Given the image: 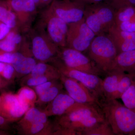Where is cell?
<instances>
[{
  "label": "cell",
  "instance_id": "6da1fadb",
  "mask_svg": "<svg viewBox=\"0 0 135 135\" xmlns=\"http://www.w3.org/2000/svg\"><path fill=\"white\" fill-rule=\"evenodd\" d=\"M99 105L77 103L66 113L60 116L59 133L80 135L105 120Z\"/></svg>",
  "mask_w": 135,
  "mask_h": 135
},
{
  "label": "cell",
  "instance_id": "7a4b0ae2",
  "mask_svg": "<svg viewBox=\"0 0 135 135\" xmlns=\"http://www.w3.org/2000/svg\"><path fill=\"white\" fill-rule=\"evenodd\" d=\"M105 119L116 135H135V112L116 99L100 103Z\"/></svg>",
  "mask_w": 135,
  "mask_h": 135
},
{
  "label": "cell",
  "instance_id": "3957f363",
  "mask_svg": "<svg viewBox=\"0 0 135 135\" xmlns=\"http://www.w3.org/2000/svg\"><path fill=\"white\" fill-rule=\"evenodd\" d=\"M116 10L105 2L86 5L85 22L97 35H104L115 25Z\"/></svg>",
  "mask_w": 135,
  "mask_h": 135
},
{
  "label": "cell",
  "instance_id": "277c9868",
  "mask_svg": "<svg viewBox=\"0 0 135 135\" xmlns=\"http://www.w3.org/2000/svg\"><path fill=\"white\" fill-rule=\"evenodd\" d=\"M88 50L89 57L105 74L109 72L118 55L113 42L105 34L95 36Z\"/></svg>",
  "mask_w": 135,
  "mask_h": 135
},
{
  "label": "cell",
  "instance_id": "5b68a950",
  "mask_svg": "<svg viewBox=\"0 0 135 135\" xmlns=\"http://www.w3.org/2000/svg\"><path fill=\"white\" fill-rule=\"evenodd\" d=\"M39 31L59 48L66 47L68 24L47 9L42 13Z\"/></svg>",
  "mask_w": 135,
  "mask_h": 135
},
{
  "label": "cell",
  "instance_id": "8992f818",
  "mask_svg": "<svg viewBox=\"0 0 135 135\" xmlns=\"http://www.w3.org/2000/svg\"><path fill=\"white\" fill-rule=\"evenodd\" d=\"M52 61L54 66L57 68L60 74L82 83L100 102L103 99L101 90L103 79L99 75L88 73L68 67L57 56Z\"/></svg>",
  "mask_w": 135,
  "mask_h": 135
},
{
  "label": "cell",
  "instance_id": "52a82bcc",
  "mask_svg": "<svg viewBox=\"0 0 135 135\" xmlns=\"http://www.w3.org/2000/svg\"><path fill=\"white\" fill-rule=\"evenodd\" d=\"M95 36L83 17L78 22L68 25L66 47L81 52L86 51Z\"/></svg>",
  "mask_w": 135,
  "mask_h": 135
},
{
  "label": "cell",
  "instance_id": "ba28073f",
  "mask_svg": "<svg viewBox=\"0 0 135 135\" xmlns=\"http://www.w3.org/2000/svg\"><path fill=\"white\" fill-rule=\"evenodd\" d=\"M57 57L71 68L99 76L104 74L89 57L76 50L68 47L59 48Z\"/></svg>",
  "mask_w": 135,
  "mask_h": 135
},
{
  "label": "cell",
  "instance_id": "9c48e42d",
  "mask_svg": "<svg viewBox=\"0 0 135 135\" xmlns=\"http://www.w3.org/2000/svg\"><path fill=\"white\" fill-rule=\"evenodd\" d=\"M85 8L74 0H53L47 9L68 25L82 19Z\"/></svg>",
  "mask_w": 135,
  "mask_h": 135
},
{
  "label": "cell",
  "instance_id": "30bf717a",
  "mask_svg": "<svg viewBox=\"0 0 135 135\" xmlns=\"http://www.w3.org/2000/svg\"><path fill=\"white\" fill-rule=\"evenodd\" d=\"M60 79L67 94L78 103L99 105L100 101L82 83L61 74Z\"/></svg>",
  "mask_w": 135,
  "mask_h": 135
},
{
  "label": "cell",
  "instance_id": "8fae6325",
  "mask_svg": "<svg viewBox=\"0 0 135 135\" xmlns=\"http://www.w3.org/2000/svg\"><path fill=\"white\" fill-rule=\"evenodd\" d=\"M32 51L35 58L41 62L53 60L57 56L59 48L39 31L32 37Z\"/></svg>",
  "mask_w": 135,
  "mask_h": 135
},
{
  "label": "cell",
  "instance_id": "7c38bea8",
  "mask_svg": "<svg viewBox=\"0 0 135 135\" xmlns=\"http://www.w3.org/2000/svg\"><path fill=\"white\" fill-rule=\"evenodd\" d=\"M1 97L0 109L3 116L9 120L21 118L31 107L30 104L19 99L17 95L4 93Z\"/></svg>",
  "mask_w": 135,
  "mask_h": 135
},
{
  "label": "cell",
  "instance_id": "4fadbf2b",
  "mask_svg": "<svg viewBox=\"0 0 135 135\" xmlns=\"http://www.w3.org/2000/svg\"><path fill=\"white\" fill-rule=\"evenodd\" d=\"M8 3L16 15L20 26L27 29L37 12V6L32 0H8Z\"/></svg>",
  "mask_w": 135,
  "mask_h": 135
},
{
  "label": "cell",
  "instance_id": "5bb4252c",
  "mask_svg": "<svg viewBox=\"0 0 135 135\" xmlns=\"http://www.w3.org/2000/svg\"><path fill=\"white\" fill-rule=\"evenodd\" d=\"M107 35L114 44L118 54L135 49V32L123 31L115 25L109 30Z\"/></svg>",
  "mask_w": 135,
  "mask_h": 135
},
{
  "label": "cell",
  "instance_id": "9a60e30c",
  "mask_svg": "<svg viewBox=\"0 0 135 135\" xmlns=\"http://www.w3.org/2000/svg\"><path fill=\"white\" fill-rule=\"evenodd\" d=\"M113 71L125 73L135 71V49L118 54L109 72Z\"/></svg>",
  "mask_w": 135,
  "mask_h": 135
},
{
  "label": "cell",
  "instance_id": "2e32d148",
  "mask_svg": "<svg viewBox=\"0 0 135 135\" xmlns=\"http://www.w3.org/2000/svg\"><path fill=\"white\" fill-rule=\"evenodd\" d=\"M124 73L113 71L107 74V76L103 80L101 84L103 101L114 99L119 81Z\"/></svg>",
  "mask_w": 135,
  "mask_h": 135
},
{
  "label": "cell",
  "instance_id": "e0dca14e",
  "mask_svg": "<svg viewBox=\"0 0 135 135\" xmlns=\"http://www.w3.org/2000/svg\"><path fill=\"white\" fill-rule=\"evenodd\" d=\"M78 103L66 93L60 92L53 101L50 110L51 115L62 116Z\"/></svg>",
  "mask_w": 135,
  "mask_h": 135
},
{
  "label": "cell",
  "instance_id": "ac0fdd59",
  "mask_svg": "<svg viewBox=\"0 0 135 135\" xmlns=\"http://www.w3.org/2000/svg\"><path fill=\"white\" fill-rule=\"evenodd\" d=\"M12 60L11 64L18 73L23 75L30 74L36 64L35 59L25 56L20 52L12 53Z\"/></svg>",
  "mask_w": 135,
  "mask_h": 135
},
{
  "label": "cell",
  "instance_id": "d6986e66",
  "mask_svg": "<svg viewBox=\"0 0 135 135\" xmlns=\"http://www.w3.org/2000/svg\"><path fill=\"white\" fill-rule=\"evenodd\" d=\"M47 121L45 113L35 107H31L25 114L22 123L23 125L36 123H46Z\"/></svg>",
  "mask_w": 135,
  "mask_h": 135
},
{
  "label": "cell",
  "instance_id": "ffe728a7",
  "mask_svg": "<svg viewBox=\"0 0 135 135\" xmlns=\"http://www.w3.org/2000/svg\"><path fill=\"white\" fill-rule=\"evenodd\" d=\"M135 81V71L132 73H124L122 75L114 99H120L121 97Z\"/></svg>",
  "mask_w": 135,
  "mask_h": 135
},
{
  "label": "cell",
  "instance_id": "44dd1931",
  "mask_svg": "<svg viewBox=\"0 0 135 135\" xmlns=\"http://www.w3.org/2000/svg\"><path fill=\"white\" fill-rule=\"evenodd\" d=\"M135 18V7L129 6L116 10L115 15V25L130 21Z\"/></svg>",
  "mask_w": 135,
  "mask_h": 135
},
{
  "label": "cell",
  "instance_id": "7402d4cb",
  "mask_svg": "<svg viewBox=\"0 0 135 135\" xmlns=\"http://www.w3.org/2000/svg\"><path fill=\"white\" fill-rule=\"evenodd\" d=\"M82 135H114L110 126L106 119L82 133Z\"/></svg>",
  "mask_w": 135,
  "mask_h": 135
},
{
  "label": "cell",
  "instance_id": "603a6c76",
  "mask_svg": "<svg viewBox=\"0 0 135 135\" xmlns=\"http://www.w3.org/2000/svg\"><path fill=\"white\" fill-rule=\"evenodd\" d=\"M17 17L15 13L8 9L5 6L0 5V21L11 28L16 26Z\"/></svg>",
  "mask_w": 135,
  "mask_h": 135
},
{
  "label": "cell",
  "instance_id": "cb8c5ba5",
  "mask_svg": "<svg viewBox=\"0 0 135 135\" xmlns=\"http://www.w3.org/2000/svg\"><path fill=\"white\" fill-rule=\"evenodd\" d=\"M61 74L58 72L40 75V76L30 77L27 81L26 84L29 86L35 87L40 84L50 81V80L60 79Z\"/></svg>",
  "mask_w": 135,
  "mask_h": 135
},
{
  "label": "cell",
  "instance_id": "d4e9b609",
  "mask_svg": "<svg viewBox=\"0 0 135 135\" xmlns=\"http://www.w3.org/2000/svg\"><path fill=\"white\" fill-rule=\"evenodd\" d=\"M59 71L57 68L54 66L50 65L43 62H40L36 64L33 70L29 74L30 77H34L54 73Z\"/></svg>",
  "mask_w": 135,
  "mask_h": 135
},
{
  "label": "cell",
  "instance_id": "484cf974",
  "mask_svg": "<svg viewBox=\"0 0 135 135\" xmlns=\"http://www.w3.org/2000/svg\"><path fill=\"white\" fill-rule=\"evenodd\" d=\"M62 84L57 83L39 96L38 101L43 103L51 102L57 97L62 88Z\"/></svg>",
  "mask_w": 135,
  "mask_h": 135
},
{
  "label": "cell",
  "instance_id": "4316f807",
  "mask_svg": "<svg viewBox=\"0 0 135 135\" xmlns=\"http://www.w3.org/2000/svg\"><path fill=\"white\" fill-rule=\"evenodd\" d=\"M123 104L135 112V81L121 97Z\"/></svg>",
  "mask_w": 135,
  "mask_h": 135
},
{
  "label": "cell",
  "instance_id": "83f0119b",
  "mask_svg": "<svg viewBox=\"0 0 135 135\" xmlns=\"http://www.w3.org/2000/svg\"><path fill=\"white\" fill-rule=\"evenodd\" d=\"M17 95L20 100L31 105L36 100V92L29 87H25L22 88L20 90Z\"/></svg>",
  "mask_w": 135,
  "mask_h": 135
},
{
  "label": "cell",
  "instance_id": "f1b7e54d",
  "mask_svg": "<svg viewBox=\"0 0 135 135\" xmlns=\"http://www.w3.org/2000/svg\"><path fill=\"white\" fill-rule=\"evenodd\" d=\"M105 1L116 10L129 6L135 7V0H105Z\"/></svg>",
  "mask_w": 135,
  "mask_h": 135
},
{
  "label": "cell",
  "instance_id": "f546056e",
  "mask_svg": "<svg viewBox=\"0 0 135 135\" xmlns=\"http://www.w3.org/2000/svg\"><path fill=\"white\" fill-rule=\"evenodd\" d=\"M45 124L42 123H30L23 125V128L29 134H34L40 132L45 127Z\"/></svg>",
  "mask_w": 135,
  "mask_h": 135
},
{
  "label": "cell",
  "instance_id": "4dcf8cb0",
  "mask_svg": "<svg viewBox=\"0 0 135 135\" xmlns=\"http://www.w3.org/2000/svg\"><path fill=\"white\" fill-rule=\"evenodd\" d=\"M16 46L12 40L5 38L4 40L0 41V49L4 52L12 53L15 51Z\"/></svg>",
  "mask_w": 135,
  "mask_h": 135
},
{
  "label": "cell",
  "instance_id": "1f68e13d",
  "mask_svg": "<svg viewBox=\"0 0 135 135\" xmlns=\"http://www.w3.org/2000/svg\"><path fill=\"white\" fill-rule=\"evenodd\" d=\"M56 80H53V81H49L42 84L34 87L35 92L38 96L41 95L44 92L47 90L51 87L53 86L57 83L56 81Z\"/></svg>",
  "mask_w": 135,
  "mask_h": 135
},
{
  "label": "cell",
  "instance_id": "d6a6232c",
  "mask_svg": "<svg viewBox=\"0 0 135 135\" xmlns=\"http://www.w3.org/2000/svg\"><path fill=\"white\" fill-rule=\"evenodd\" d=\"M15 71V68L12 64H6L1 75L6 80H9L12 79Z\"/></svg>",
  "mask_w": 135,
  "mask_h": 135
},
{
  "label": "cell",
  "instance_id": "836d02e7",
  "mask_svg": "<svg viewBox=\"0 0 135 135\" xmlns=\"http://www.w3.org/2000/svg\"><path fill=\"white\" fill-rule=\"evenodd\" d=\"M115 25L119 29L123 31L135 32V18L130 21L122 22Z\"/></svg>",
  "mask_w": 135,
  "mask_h": 135
},
{
  "label": "cell",
  "instance_id": "e575fe53",
  "mask_svg": "<svg viewBox=\"0 0 135 135\" xmlns=\"http://www.w3.org/2000/svg\"><path fill=\"white\" fill-rule=\"evenodd\" d=\"M11 28L5 24H0V41L3 40L10 32Z\"/></svg>",
  "mask_w": 135,
  "mask_h": 135
},
{
  "label": "cell",
  "instance_id": "d590c367",
  "mask_svg": "<svg viewBox=\"0 0 135 135\" xmlns=\"http://www.w3.org/2000/svg\"><path fill=\"white\" fill-rule=\"evenodd\" d=\"M12 53L5 52L2 54H0V62L6 63V64H11L12 60Z\"/></svg>",
  "mask_w": 135,
  "mask_h": 135
},
{
  "label": "cell",
  "instance_id": "8d00e7d4",
  "mask_svg": "<svg viewBox=\"0 0 135 135\" xmlns=\"http://www.w3.org/2000/svg\"><path fill=\"white\" fill-rule=\"evenodd\" d=\"M74 1L82 3L86 6V5H91V4L102 2L104 1L105 0H74Z\"/></svg>",
  "mask_w": 135,
  "mask_h": 135
},
{
  "label": "cell",
  "instance_id": "74e56055",
  "mask_svg": "<svg viewBox=\"0 0 135 135\" xmlns=\"http://www.w3.org/2000/svg\"><path fill=\"white\" fill-rule=\"evenodd\" d=\"M22 40V38L21 35L16 33L12 38V41L14 42V43L17 46L21 43Z\"/></svg>",
  "mask_w": 135,
  "mask_h": 135
},
{
  "label": "cell",
  "instance_id": "f35d334b",
  "mask_svg": "<svg viewBox=\"0 0 135 135\" xmlns=\"http://www.w3.org/2000/svg\"><path fill=\"white\" fill-rule=\"evenodd\" d=\"M7 85V80L0 75V90L4 88Z\"/></svg>",
  "mask_w": 135,
  "mask_h": 135
},
{
  "label": "cell",
  "instance_id": "ab89813d",
  "mask_svg": "<svg viewBox=\"0 0 135 135\" xmlns=\"http://www.w3.org/2000/svg\"><path fill=\"white\" fill-rule=\"evenodd\" d=\"M9 121L8 119L0 115V128L5 126Z\"/></svg>",
  "mask_w": 135,
  "mask_h": 135
},
{
  "label": "cell",
  "instance_id": "60d3db41",
  "mask_svg": "<svg viewBox=\"0 0 135 135\" xmlns=\"http://www.w3.org/2000/svg\"><path fill=\"white\" fill-rule=\"evenodd\" d=\"M53 0H41L42 5V6L50 4Z\"/></svg>",
  "mask_w": 135,
  "mask_h": 135
},
{
  "label": "cell",
  "instance_id": "b9f144b4",
  "mask_svg": "<svg viewBox=\"0 0 135 135\" xmlns=\"http://www.w3.org/2000/svg\"><path fill=\"white\" fill-rule=\"evenodd\" d=\"M33 2L36 4L37 7H42V5L41 0H32Z\"/></svg>",
  "mask_w": 135,
  "mask_h": 135
},
{
  "label": "cell",
  "instance_id": "7bdbcfd3",
  "mask_svg": "<svg viewBox=\"0 0 135 135\" xmlns=\"http://www.w3.org/2000/svg\"><path fill=\"white\" fill-rule=\"evenodd\" d=\"M5 64H6V63L0 62V75H1V73H2L3 71V69L5 67Z\"/></svg>",
  "mask_w": 135,
  "mask_h": 135
},
{
  "label": "cell",
  "instance_id": "ee69618b",
  "mask_svg": "<svg viewBox=\"0 0 135 135\" xmlns=\"http://www.w3.org/2000/svg\"><path fill=\"white\" fill-rule=\"evenodd\" d=\"M0 115L2 116H3V113L2 112L1 110V109H0Z\"/></svg>",
  "mask_w": 135,
  "mask_h": 135
},
{
  "label": "cell",
  "instance_id": "f6af8a7d",
  "mask_svg": "<svg viewBox=\"0 0 135 135\" xmlns=\"http://www.w3.org/2000/svg\"><path fill=\"white\" fill-rule=\"evenodd\" d=\"M3 133H2V132H1V131H0V135H3Z\"/></svg>",
  "mask_w": 135,
  "mask_h": 135
},
{
  "label": "cell",
  "instance_id": "bcb514c9",
  "mask_svg": "<svg viewBox=\"0 0 135 135\" xmlns=\"http://www.w3.org/2000/svg\"><path fill=\"white\" fill-rule=\"evenodd\" d=\"M1 96H0V104H1Z\"/></svg>",
  "mask_w": 135,
  "mask_h": 135
}]
</instances>
